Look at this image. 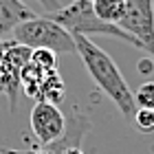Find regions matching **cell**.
Returning <instances> with one entry per match:
<instances>
[{
    "mask_svg": "<svg viewBox=\"0 0 154 154\" xmlns=\"http://www.w3.org/2000/svg\"><path fill=\"white\" fill-rule=\"evenodd\" d=\"M73 38H75V53L79 55L90 79L99 86V90L119 108L123 119L130 123L137 115L134 93L130 90L128 82L121 75L119 66L115 64V60L90 38H84V35H73Z\"/></svg>",
    "mask_w": 154,
    "mask_h": 154,
    "instance_id": "obj_1",
    "label": "cell"
},
{
    "mask_svg": "<svg viewBox=\"0 0 154 154\" xmlns=\"http://www.w3.org/2000/svg\"><path fill=\"white\" fill-rule=\"evenodd\" d=\"M46 18H51L60 26H64L71 35H84L90 40H93V35H112V38H119V40H123V42H128V44L143 51V46L132 35H128L119 24H110V22H103V20L97 18L90 0H73L68 7L55 9Z\"/></svg>",
    "mask_w": 154,
    "mask_h": 154,
    "instance_id": "obj_2",
    "label": "cell"
},
{
    "mask_svg": "<svg viewBox=\"0 0 154 154\" xmlns=\"http://www.w3.org/2000/svg\"><path fill=\"white\" fill-rule=\"evenodd\" d=\"M9 35L13 42L31 51L46 48L53 53H75V38L46 16H33L31 20H24L18 26H13Z\"/></svg>",
    "mask_w": 154,
    "mask_h": 154,
    "instance_id": "obj_3",
    "label": "cell"
},
{
    "mask_svg": "<svg viewBox=\"0 0 154 154\" xmlns=\"http://www.w3.org/2000/svg\"><path fill=\"white\" fill-rule=\"evenodd\" d=\"M31 60V48L13 40L0 42V93L9 99V110L13 112L18 106V90H20V77L24 66Z\"/></svg>",
    "mask_w": 154,
    "mask_h": 154,
    "instance_id": "obj_4",
    "label": "cell"
},
{
    "mask_svg": "<svg viewBox=\"0 0 154 154\" xmlns=\"http://www.w3.org/2000/svg\"><path fill=\"white\" fill-rule=\"evenodd\" d=\"M117 24L150 53L154 48V0H125V11Z\"/></svg>",
    "mask_w": 154,
    "mask_h": 154,
    "instance_id": "obj_5",
    "label": "cell"
},
{
    "mask_svg": "<svg viewBox=\"0 0 154 154\" xmlns=\"http://www.w3.org/2000/svg\"><path fill=\"white\" fill-rule=\"evenodd\" d=\"M29 121H31L33 137L42 145H51L55 141H60L62 134L66 132V119L62 115V110L48 101H38L33 106Z\"/></svg>",
    "mask_w": 154,
    "mask_h": 154,
    "instance_id": "obj_6",
    "label": "cell"
},
{
    "mask_svg": "<svg viewBox=\"0 0 154 154\" xmlns=\"http://www.w3.org/2000/svg\"><path fill=\"white\" fill-rule=\"evenodd\" d=\"M33 13L22 0H0V42H5L7 35L24 20H31Z\"/></svg>",
    "mask_w": 154,
    "mask_h": 154,
    "instance_id": "obj_7",
    "label": "cell"
},
{
    "mask_svg": "<svg viewBox=\"0 0 154 154\" xmlns=\"http://www.w3.org/2000/svg\"><path fill=\"white\" fill-rule=\"evenodd\" d=\"M64 82L57 71H51L44 75L42 79V86H40V93H38V101H48V103H57L64 99Z\"/></svg>",
    "mask_w": 154,
    "mask_h": 154,
    "instance_id": "obj_8",
    "label": "cell"
},
{
    "mask_svg": "<svg viewBox=\"0 0 154 154\" xmlns=\"http://www.w3.org/2000/svg\"><path fill=\"white\" fill-rule=\"evenodd\" d=\"M95 16L103 22L117 24L125 11V0H90Z\"/></svg>",
    "mask_w": 154,
    "mask_h": 154,
    "instance_id": "obj_9",
    "label": "cell"
},
{
    "mask_svg": "<svg viewBox=\"0 0 154 154\" xmlns=\"http://www.w3.org/2000/svg\"><path fill=\"white\" fill-rule=\"evenodd\" d=\"M29 62L33 66H38L40 71H44V73L57 71V53L46 51V48H35V51H31V60Z\"/></svg>",
    "mask_w": 154,
    "mask_h": 154,
    "instance_id": "obj_10",
    "label": "cell"
},
{
    "mask_svg": "<svg viewBox=\"0 0 154 154\" xmlns=\"http://www.w3.org/2000/svg\"><path fill=\"white\" fill-rule=\"evenodd\" d=\"M134 93V103L137 108H150L154 110V82H143L141 86L137 90H132Z\"/></svg>",
    "mask_w": 154,
    "mask_h": 154,
    "instance_id": "obj_11",
    "label": "cell"
},
{
    "mask_svg": "<svg viewBox=\"0 0 154 154\" xmlns=\"http://www.w3.org/2000/svg\"><path fill=\"white\" fill-rule=\"evenodd\" d=\"M132 123L139 128V132H143V134H150L154 132V110L150 108H137V115L132 119Z\"/></svg>",
    "mask_w": 154,
    "mask_h": 154,
    "instance_id": "obj_12",
    "label": "cell"
},
{
    "mask_svg": "<svg viewBox=\"0 0 154 154\" xmlns=\"http://www.w3.org/2000/svg\"><path fill=\"white\" fill-rule=\"evenodd\" d=\"M152 68H154V60L150 57V55H148V57H145V60H141V62H139V73H152Z\"/></svg>",
    "mask_w": 154,
    "mask_h": 154,
    "instance_id": "obj_13",
    "label": "cell"
},
{
    "mask_svg": "<svg viewBox=\"0 0 154 154\" xmlns=\"http://www.w3.org/2000/svg\"><path fill=\"white\" fill-rule=\"evenodd\" d=\"M62 154H84V152H82V148H73V150H64Z\"/></svg>",
    "mask_w": 154,
    "mask_h": 154,
    "instance_id": "obj_14",
    "label": "cell"
},
{
    "mask_svg": "<svg viewBox=\"0 0 154 154\" xmlns=\"http://www.w3.org/2000/svg\"><path fill=\"white\" fill-rule=\"evenodd\" d=\"M0 154H22V152H13V150H0ZM31 154V152H29Z\"/></svg>",
    "mask_w": 154,
    "mask_h": 154,
    "instance_id": "obj_15",
    "label": "cell"
},
{
    "mask_svg": "<svg viewBox=\"0 0 154 154\" xmlns=\"http://www.w3.org/2000/svg\"><path fill=\"white\" fill-rule=\"evenodd\" d=\"M148 55H150V57H152V60H154V48H152V51H150V53H148Z\"/></svg>",
    "mask_w": 154,
    "mask_h": 154,
    "instance_id": "obj_16",
    "label": "cell"
},
{
    "mask_svg": "<svg viewBox=\"0 0 154 154\" xmlns=\"http://www.w3.org/2000/svg\"><path fill=\"white\" fill-rule=\"evenodd\" d=\"M22 2H24V0H22Z\"/></svg>",
    "mask_w": 154,
    "mask_h": 154,
    "instance_id": "obj_17",
    "label": "cell"
}]
</instances>
